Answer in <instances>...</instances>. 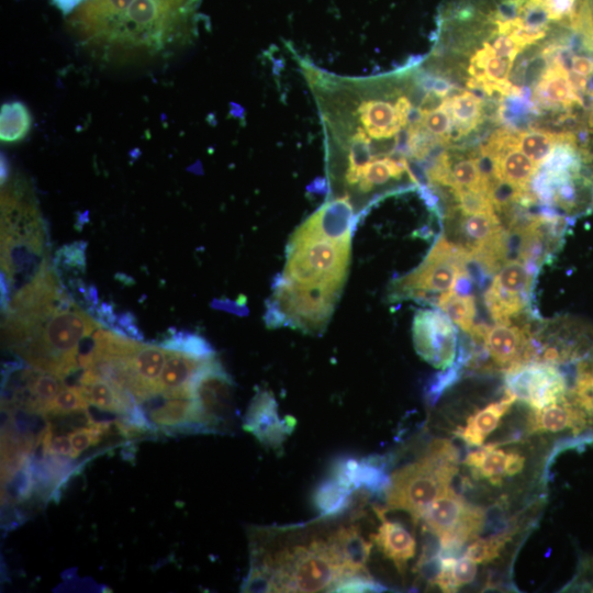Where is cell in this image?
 Instances as JSON below:
<instances>
[{
    "label": "cell",
    "instance_id": "6da1fadb",
    "mask_svg": "<svg viewBox=\"0 0 593 593\" xmlns=\"http://www.w3.org/2000/svg\"><path fill=\"white\" fill-rule=\"evenodd\" d=\"M201 1L82 0L66 25L101 66H147L169 60L195 40Z\"/></svg>",
    "mask_w": 593,
    "mask_h": 593
},
{
    "label": "cell",
    "instance_id": "7a4b0ae2",
    "mask_svg": "<svg viewBox=\"0 0 593 593\" xmlns=\"http://www.w3.org/2000/svg\"><path fill=\"white\" fill-rule=\"evenodd\" d=\"M357 220L348 199L328 197L290 236L284 268L275 283L338 302Z\"/></svg>",
    "mask_w": 593,
    "mask_h": 593
},
{
    "label": "cell",
    "instance_id": "3957f363",
    "mask_svg": "<svg viewBox=\"0 0 593 593\" xmlns=\"http://www.w3.org/2000/svg\"><path fill=\"white\" fill-rule=\"evenodd\" d=\"M97 327L98 321L71 303L42 322L13 353L32 367L64 380L78 369L77 356L81 342Z\"/></svg>",
    "mask_w": 593,
    "mask_h": 593
},
{
    "label": "cell",
    "instance_id": "277c9868",
    "mask_svg": "<svg viewBox=\"0 0 593 593\" xmlns=\"http://www.w3.org/2000/svg\"><path fill=\"white\" fill-rule=\"evenodd\" d=\"M458 471V452L451 443L437 439L423 457L396 470L387 491V505L422 518L430 504L445 493Z\"/></svg>",
    "mask_w": 593,
    "mask_h": 593
},
{
    "label": "cell",
    "instance_id": "5b68a950",
    "mask_svg": "<svg viewBox=\"0 0 593 593\" xmlns=\"http://www.w3.org/2000/svg\"><path fill=\"white\" fill-rule=\"evenodd\" d=\"M470 254L460 245L439 236L423 261L412 271L394 279L388 291L390 302L409 299L434 302L469 278Z\"/></svg>",
    "mask_w": 593,
    "mask_h": 593
},
{
    "label": "cell",
    "instance_id": "8992f818",
    "mask_svg": "<svg viewBox=\"0 0 593 593\" xmlns=\"http://www.w3.org/2000/svg\"><path fill=\"white\" fill-rule=\"evenodd\" d=\"M273 592L331 591L342 578V569L326 539L284 548L271 562Z\"/></svg>",
    "mask_w": 593,
    "mask_h": 593
},
{
    "label": "cell",
    "instance_id": "52a82bcc",
    "mask_svg": "<svg viewBox=\"0 0 593 593\" xmlns=\"http://www.w3.org/2000/svg\"><path fill=\"white\" fill-rule=\"evenodd\" d=\"M482 508L468 503L451 488L437 497L422 518L439 538L440 558L454 557L463 544L477 537L484 523Z\"/></svg>",
    "mask_w": 593,
    "mask_h": 593
},
{
    "label": "cell",
    "instance_id": "ba28073f",
    "mask_svg": "<svg viewBox=\"0 0 593 593\" xmlns=\"http://www.w3.org/2000/svg\"><path fill=\"white\" fill-rule=\"evenodd\" d=\"M481 158L490 161L488 174L492 181L511 189L516 201L528 205L535 202L529 191L539 167L513 142L512 131L499 130L481 146Z\"/></svg>",
    "mask_w": 593,
    "mask_h": 593
},
{
    "label": "cell",
    "instance_id": "9c48e42d",
    "mask_svg": "<svg viewBox=\"0 0 593 593\" xmlns=\"http://www.w3.org/2000/svg\"><path fill=\"white\" fill-rule=\"evenodd\" d=\"M535 270L521 259L506 260L484 293V303L495 323L510 322L529 305Z\"/></svg>",
    "mask_w": 593,
    "mask_h": 593
},
{
    "label": "cell",
    "instance_id": "30bf717a",
    "mask_svg": "<svg viewBox=\"0 0 593 593\" xmlns=\"http://www.w3.org/2000/svg\"><path fill=\"white\" fill-rule=\"evenodd\" d=\"M234 382L221 362L211 358L195 374L192 398L203 432L216 430L232 415Z\"/></svg>",
    "mask_w": 593,
    "mask_h": 593
},
{
    "label": "cell",
    "instance_id": "8fae6325",
    "mask_svg": "<svg viewBox=\"0 0 593 593\" xmlns=\"http://www.w3.org/2000/svg\"><path fill=\"white\" fill-rule=\"evenodd\" d=\"M412 338L418 356L437 369L450 368L457 356V329L437 309L417 310L412 323Z\"/></svg>",
    "mask_w": 593,
    "mask_h": 593
},
{
    "label": "cell",
    "instance_id": "7c38bea8",
    "mask_svg": "<svg viewBox=\"0 0 593 593\" xmlns=\"http://www.w3.org/2000/svg\"><path fill=\"white\" fill-rule=\"evenodd\" d=\"M507 392L529 404L544 407L568 394L564 376L552 363L526 361L507 368Z\"/></svg>",
    "mask_w": 593,
    "mask_h": 593
},
{
    "label": "cell",
    "instance_id": "4fadbf2b",
    "mask_svg": "<svg viewBox=\"0 0 593 593\" xmlns=\"http://www.w3.org/2000/svg\"><path fill=\"white\" fill-rule=\"evenodd\" d=\"M567 221L558 214L532 217L513 230L519 235L518 259L538 270L559 249Z\"/></svg>",
    "mask_w": 593,
    "mask_h": 593
},
{
    "label": "cell",
    "instance_id": "5bb4252c",
    "mask_svg": "<svg viewBox=\"0 0 593 593\" xmlns=\"http://www.w3.org/2000/svg\"><path fill=\"white\" fill-rule=\"evenodd\" d=\"M295 419L280 418L278 403L272 392L258 391L253 398L244 419V429L251 433L262 445L279 450L292 433Z\"/></svg>",
    "mask_w": 593,
    "mask_h": 593
},
{
    "label": "cell",
    "instance_id": "9a60e30c",
    "mask_svg": "<svg viewBox=\"0 0 593 593\" xmlns=\"http://www.w3.org/2000/svg\"><path fill=\"white\" fill-rule=\"evenodd\" d=\"M471 335L483 339L484 347L495 363L508 368L525 361L532 333L526 326L502 322L491 327L474 326Z\"/></svg>",
    "mask_w": 593,
    "mask_h": 593
},
{
    "label": "cell",
    "instance_id": "2e32d148",
    "mask_svg": "<svg viewBox=\"0 0 593 593\" xmlns=\"http://www.w3.org/2000/svg\"><path fill=\"white\" fill-rule=\"evenodd\" d=\"M333 475L351 492L363 489L370 493L388 491L391 478L382 457H366L360 460L343 457L333 465Z\"/></svg>",
    "mask_w": 593,
    "mask_h": 593
},
{
    "label": "cell",
    "instance_id": "e0dca14e",
    "mask_svg": "<svg viewBox=\"0 0 593 593\" xmlns=\"http://www.w3.org/2000/svg\"><path fill=\"white\" fill-rule=\"evenodd\" d=\"M169 350L156 345L139 343L135 351L128 356L127 365L137 387V402L144 403L159 393V377Z\"/></svg>",
    "mask_w": 593,
    "mask_h": 593
},
{
    "label": "cell",
    "instance_id": "ac0fdd59",
    "mask_svg": "<svg viewBox=\"0 0 593 593\" xmlns=\"http://www.w3.org/2000/svg\"><path fill=\"white\" fill-rule=\"evenodd\" d=\"M326 540L342 569V578L369 574L366 564L372 545L363 538L357 527H342Z\"/></svg>",
    "mask_w": 593,
    "mask_h": 593
},
{
    "label": "cell",
    "instance_id": "d6986e66",
    "mask_svg": "<svg viewBox=\"0 0 593 593\" xmlns=\"http://www.w3.org/2000/svg\"><path fill=\"white\" fill-rule=\"evenodd\" d=\"M588 415L568 392L556 402L534 409L528 427L533 433L571 429L577 434L585 427Z\"/></svg>",
    "mask_w": 593,
    "mask_h": 593
},
{
    "label": "cell",
    "instance_id": "ffe728a7",
    "mask_svg": "<svg viewBox=\"0 0 593 593\" xmlns=\"http://www.w3.org/2000/svg\"><path fill=\"white\" fill-rule=\"evenodd\" d=\"M210 359H200L183 353L169 350L159 377L158 395L167 398H192L193 379Z\"/></svg>",
    "mask_w": 593,
    "mask_h": 593
},
{
    "label": "cell",
    "instance_id": "44dd1931",
    "mask_svg": "<svg viewBox=\"0 0 593 593\" xmlns=\"http://www.w3.org/2000/svg\"><path fill=\"white\" fill-rule=\"evenodd\" d=\"M78 387L91 405L104 412L128 415L139 406L130 392L97 377L88 369L80 376Z\"/></svg>",
    "mask_w": 593,
    "mask_h": 593
},
{
    "label": "cell",
    "instance_id": "7402d4cb",
    "mask_svg": "<svg viewBox=\"0 0 593 593\" xmlns=\"http://www.w3.org/2000/svg\"><path fill=\"white\" fill-rule=\"evenodd\" d=\"M463 462L475 477L489 479L496 484L503 477L521 472L525 457L517 452H506L495 446H486L470 452Z\"/></svg>",
    "mask_w": 593,
    "mask_h": 593
},
{
    "label": "cell",
    "instance_id": "603a6c76",
    "mask_svg": "<svg viewBox=\"0 0 593 593\" xmlns=\"http://www.w3.org/2000/svg\"><path fill=\"white\" fill-rule=\"evenodd\" d=\"M148 409V419L163 430H203L193 398H167Z\"/></svg>",
    "mask_w": 593,
    "mask_h": 593
},
{
    "label": "cell",
    "instance_id": "cb8c5ba5",
    "mask_svg": "<svg viewBox=\"0 0 593 593\" xmlns=\"http://www.w3.org/2000/svg\"><path fill=\"white\" fill-rule=\"evenodd\" d=\"M371 539L400 572L405 570L409 560L414 557L416 551L414 537L398 522L383 519Z\"/></svg>",
    "mask_w": 593,
    "mask_h": 593
},
{
    "label": "cell",
    "instance_id": "d4e9b609",
    "mask_svg": "<svg viewBox=\"0 0 593 593\" xmlns=\"http://www.w3.org/2000/svg\"><path fill=\"white\" fill-rule=\"evenodd\" d=\"M516 401L507 392L506 396L497 402L490 403L471 415L463 427L458 428L457 436L470 446H480L484 439L497 427L502 417Z\"/></svg>",
    "mask_w": 593,
    "mask_h": 593
},
{
    "label": "cell",
    "instance_id": "484cf974",
    "mask_svg": "<svg viewBox=\"0 0 593 593\" xmlns=\"http://www.w3.org/2000/svg\"><path fill=\"white\" fill-rule=\"evenodd\" d=\"M578 128L564 130L559 133L540 130L517 131L512 132V138L515 145L526 156H528L538 167H541L551 156L555 148L563 142L572 131Z\"/></svg>",
    "mask_w": 593,
    "mask_h": 593
},
{
    "label": "cell",
    "instance_id": "4316f807",
    "mask_svg": "<svg viewBox=\"0 0 593 593\" xmlns=\"http://www.w3.org/2000/svg\"><path fill=\"white\" fill-rule=\"evenodd\" d=\"M446 103L454 123V137L467 135L481 123L482 101L473 92L446 97Z\"/></svg>",
    "mask_w": 593,
    "mask_h": 593
},
{
    "label": "cell",
    "instance_id": "83f0119b",
    "mask_svg": "<svg viewBox=\"0 0 593 593\" xmlns=\"http://www.w3.org/2000/svg\"><path fill=\"white\" fill-rule=\"evenodd\" d=\"M351 493L335 478H328L316 485L313 492V504L321 516H336L348 508Z\"/></svg>",
    "mask_w": 593,
    "mask_h": 593
},
{
    "label": "cell",
    "instance_id": "f1b7e54d",
    "mask_svg": "<svg viewBox=\"0 0 593 593\" xmlns=\"http://www.w3.org/2000/svg\"><path fill=\"white\" fill-rule=\"evenodd\" d=\"M477 575V563L469 557L440 558V569L434 580L444 592H454L458 588L471 583Z\"/></svg>",
    "mask_w": 593,
    "mask_h": 593
},
{
    "label": "cell",
    "instance_id": "f546056e",
    "mask_svg": "<svg viewBox=\"0 0 593 593\" xmlns=\"http://www.w3.org/2000/svg\"><path fill=\"white\" fill-rule=\"evenodd\" d=\"M436 305L463 332L471 334L474 328L477 312L475 299L472 294H460L457 290L444 293Z\"/></svg>",
    "mask_w": 593,
    "mask_h": 593
},
{
    "label": "cell",
    "instance_id": "4dcf8cb0",
    "mask_svg": "<svg viewBox=\"0 0 593 593\" xmlns=\"http://www.w3.org/2000/svg\"><path fill=\"white\" fill-rule=\"evenodd\" d=\"M0 136L5 143L21 141L31 128V114L19 101H11L1 107Z\"/></svg>",
    "mask_w": 593,
    "mask_h": 593
},
{
    "label": "cell",
    "instance_id": "1f68e13d",
    "mask_svg": "<svg viewBox=\"0 0 593 593\" xmlns=\"http://www.w3.org/2000/svg\"><path fill=\"white\" fill-rule=\"evenodd\" d=\"M2 503H22L34 490V479L31 469V458L12 473L1 477Z\"/></svg>",
    "mask_w": 593,
    "mask_h": 593
},
{
    "label": "cell",
    "instance_id": "d6a6232c",
    "mask_svg": "<svg viewBox=\"0 0 593 593\" xmlns=\"http://www.w3.org/2000/svg\"><path fill=\"white\" fill-rule=\"evenodd\" d=\"M160 346L200 359H210L215 356L213 347L204 337L190 332H174Z\"/></svg>",
    "mask_w": 593,
    "mask_h": 593
},
{
    "label": "cell",
    "instance_id": "836d02e7",
    "mask_svg": "<svg viewBox=\"0 0 593 593\" xmlns=\"http://www.w3.org/2000/svg\"><path fill=\"white\" fill-rule=\"evenodd\" d=\"M90 403L78 385L65 387L44 409V416H58L87 411Z\"/></svg>",
    "mask_w": 593,
    "mask_h": 593
},
{
    "label": "cell",
    "instance_id": "e575fe53",
    "mask_svg": "<svg viewBox=\"0 0 593 593\" xmlns=\"http://www.w3.org/2000/svg\"><path fill=\"white\" fill-rule=\"evenodd\" d=\"M569 392L585 414L593 418V357L579 363L574 385Z\"/></svg>",
    "mask_w": 593,
    "mask_h": 593
},
{
    "label": "cell",
    "instance_id": "d590c367",
    "mask_svg": "<svg viewBox=\"0 0 593 593\" xmlns=\"http://www.w3.org/2000/svg\"><path fill=\"white\" fill-rule=\"evenodd\" d=\"M86 244L82 242L63 246L55 256L56 273L59 278L77 272L82 273L86 267L85 257Z\"/></svg>",
    "mask_w": 593,
    "mask_h": 593
},
{
    "label": "cell",
    "instance_id": "8d00e7d4",
    "mask_svg": "<svg viewBox=\"0 0 593 593\" xmlns=\"http://www.w3.org/2000/svg\"><path fill=\"white\" fill-rule=\"evenodd\" d=\"M511 535V533L504 532L488 538L477 539L468 546L466 556L475 563L490 562L499 557Z\"/></svg>",
    "mask_w": 593,
    "mask_h": 593
},
{
    "label": "cell",
    "instance_id": "74e56055",
    "mask_svg": "<svg viewBox=\"0 0 593 593\" xmlns=\"http://www.w3.org/2000/svg\"><path fill=\"white\" fill-rule=\"evenodd\" d=\"M110 427L111 423L109 422H92L70 432L68 436L74 449V459L83 450L99 444L102 437L109 433Z\"/></svg>",
    "mask_w": 593,
    "mask_h": 593
},
{
    "label": "cell",
    "instance_id": "f35d334b",
    "mask_svg": "<svg viewBox=\"0 0 593 593\" xmlns=\"http://www.w3.org/2000/svg\"><path fill=\"white\" fill-rule=\"evenodd\" d=\"M385 588L374 581L369 574H356L339 579L332 592H382Z\"/></svg>",
    "mask_w": 593,
    "mask_h": 593
},
{
    "label": "cell",
    "instance_id": "ab89813d",
    "mask_svg": "<svg viewBox=\"0 0 593 593\" xmlns=\"http://www.w3.org/2000/svg\"><path fill=\"white\" fill-rule=\"evenodd\" d=\"M56 4L67 14L77 7L82 0H54Z\"/></svg>",
    "mask_w": 593,
    "mask_h": 593
},
{
    "label": "cell",
    "instance_id": "60d3db41",
    "mask_svg": "<svg viewBox=\"0 0 593 593\" xmlns=\"http://www.w3.org/2000/svg\"><path fill=\"white\" fill-rule=\"evenodd\" d=\"M590 123L593 126V90L590 92Z\"/></svg>",
    "mask_w": 593,
    "mask_h": 593
}]
</instances>
